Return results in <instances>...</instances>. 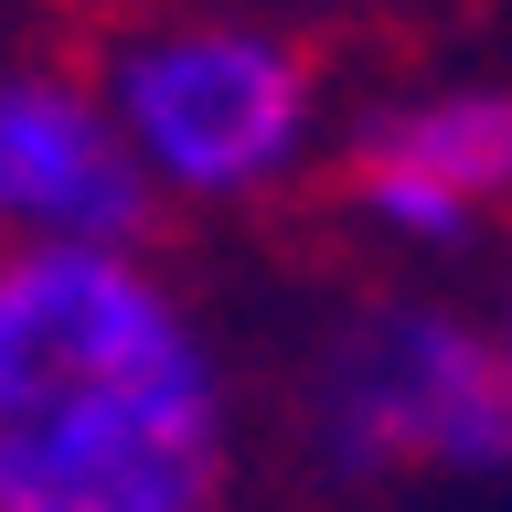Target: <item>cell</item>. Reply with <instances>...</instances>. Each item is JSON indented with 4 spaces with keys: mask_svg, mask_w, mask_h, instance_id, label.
I'll use <instances>...</instances> for the list:
<instances>
[{
    "mask_svg": "<svg viewBox=\"0 0 512 512\" xmlns=\"http://www.w3.org/2000/svg\"><path fill=\"white\" fill-rule=\"evenodd\" d=\"M256 406L150 235L0 246V512H246Z\"/></svg>",
    "mask_w": 512,
    "mask_h": 512,
    "instance_id": "obj_1",
    "label": "cell"
},
{
    "mask_svg": "<svg viewBox=\"0 0 512 512\" xmlns=\"http://www.w3.org/2000/svg\"><path fill=\"white\" fill-rule=\"evenodd\" d=\"M278 448L320 502H438L512 491V363L491 299L352 288L278 363Z\"/></svg>",
    "mask_w": 512,
    "mask_h": 512,
    "instance_id": "obj_2",
    "label": "cell"
},
{
    "mask_svg": "<svg viewBox=\"0 0 512 512\" xmlns=\"http://www.w3.org/2000/svg\"><path fill=\"white\" fill-rule=\"evenodd\" d=\"M150 214H267L331 160L310 43L246 11H139L86 54Z\"/></svg>",
    "mask_w": 512,
    "mask_h": 512,
    "instance_id": "obj_3",
    "label": "cell"
},
{
    "mask_svg": "<svg viewBox=\"0 0 512 512\" xmlns=\"http://www.w3.org/2000/svg\"><path fill=\"white\" fill-rule=\"evenodd\" d=\"M331 192L384 256H480L512 224V75H448L363 107L331 139Z\"/></svg>",
    "mask_w": 512,
    "mask_h": 512,
    "instance_id": "obj_4",
    "label": "cell"
},
{
    "mask_svg": "<svg viewBox=\"0 0 512 512\" xmlns=\"http://www.w3.org/2000/svg\"><path fill=\"white\" fill-rule=\"evenodd\" d=\"M150 235V192L86 64L0 54V246H96Z\"/></svg>",
    "mask_w": 512,
    "mask_h": 512,
    "instance_id": "obj_5",
    "label": "cell"
},
{
    "mask_svg": "<svg viewBox=\"0 0 512 512\" xmlns=\"http://www.w3.org/2000/svg\"><path fill=\"white\" fill-rule=\"evenodd\" d=\"M491 320H502V363H512V288H502V299H491Z\"/></svg>",
    "mask_w": 512,
    "mask_h": 512,
    "instance_id": "obj_6",
    "label": "cell"
}]
</instances>
